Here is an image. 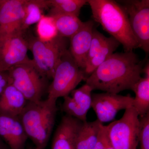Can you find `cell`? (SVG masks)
I'll use <instances>...</instances> for the list:
<instances>
[{"mask_svg": "<svg viewBox=\"0 0 149 149\" xmlns=\"http://www.w3.org/2000/svg\"><path fill=\"white\" fill-rule=\"evenodd\" d=\"M128 15L130 26L139 43V48L149 52V1H120Z\"/></svg>", "mask_w": 149, "mask_h": 149, "instance_id": "9", "label": "cell"}, {"mask_svg": "<svg viewBox=\"0 0 149 149\" xmlns=\"http://www.w3.org/2000/svg\"><path fill=\"white\" fill-rule=\"evenodd\" d=\"M94 20L119 42L125 52L139 48L128 15L120 4L112 0H88Z\"/></svg>", "mask_w": 149, "mask_h": 149, "instance_id": "2", "label": "cell"}, {"mask_svg": "<svg viewBox=\"0 0 149 149\" xmlns=\"http://www.w3.org/2000/svg\"><path fill=\"white\" fill-rule=\"evenodd\" d=\"M23 33L19 31L0 37L1 72L19 65L33 63L27 55L28 42Z\"/></svg>", "mask_w": 149, "mask_h": 149, "instance_id": "8", "label": "cell"}, {"mask_svg": "<svg viewBox=\"0 0 149 149\" xmlns=\"http://www.w3.org/2000/svg\"><path fill=\"white\" fill-rule=\"evenodd\" d=\"M0 138L10 149H24L28 139L19 118L1 114Z\"/></svg>", "mask_w": 149, "mask_h": 149, "instance_id": "14", "label": "cell"}, {"mask_svg": "<svg viewBox=\"0 0 149 149\" xmlns=\"http://www.w3.org/2000/svg\"><path fill=\"white\" fill-rule=\"evenodd\" d=\"M34 149H37V148H35Z\"/></svg>", "mask_w": 149, "mask_h": 149, "instance_id": "30", "label": "cell"}, {"mask_svg": "<svg viewBox=\"0 0 149 149\" xmlns=\"http://www.w3.org/2000/svg\"><path fill=\"white\" fill-rule=\"evenodd\" d=\"M63 99L62 109L66 115L74 118L82 122L87 121L88 113L82 109L70 96L65 97Z\"/></svg>", "mask_w": 149, "mask_h": 149, "instance_id": "24", "label": "cell"}, {"mask_svg": "<svg viewBox=\"0 0 149 149\" xmlns=\"http://www.w3.org/2000/svg\"><path fill=\"white\" fill-rule=\"evenodd\" d=\"M94 26L93 20L85 22L83 27L70 38V53L83 71L92 42Z\"/></svg>", "mask_w": 149, "mask_h": 149, "instance_id": "13", "label": "cell"}, {"mask_svg": "<svg viewBox=\"0 0 149 149\" xmlns=\"http://www.w3.org/2000/svg\"><path fill=\"white\" fill-rule=\"evenodd\" d=\"M49 8L48 0H27L24 7V17L22 24L23 32L40 20L43 10Z\"/></svg>", "mask_w": 149, "mask_h": 149, "instance_id": "20", "label": "cell"}, {"mask_svg": "<svg viewBox=\"0 0 149 149\" xmlns=\"http://www.w3.org/2000/svg\"><path fill=\"white\" fill-rule=\"evenodd\" d=\"M120 45L119 42L113 37H105L94 28L91 47L84 70L86 78L114 53Z\"/></svg>", "mask_w": 149, "mask_h": 149, "instance_id": "11", "label": "cell"}, {"mask_svg": "<svg viewBox=\"0 0 149 149\" xmlns=\"http://www.w3.org/2000/svg\"><path fill=\"white\" fill-rule=\"evenodd\" d=\"M91 108L95 112L97 120L101 123L114 119L118 111L133 105L134 97L109 93L92 94Z\"/></svg>", "mask_w": 149, "mask_h": 149, "instance_id": "10", "label": "cell"}, {"mask_svg": "<svg viewBox=\"0 0 149 149\" xmlns=\"http://www.w3.org/2000/svg\"><path fill=\"white\" fill-rule=\"evenodd\" d=\"M27 102L18 90L9 84L0 95V114L19 117Z\"/></svg>", "mask_w": 149, "mask_h": 149, "instance_id": "16", "label": "cell"}, {"mask_svg": "<svg viewBox=\"0 0 149 149\" xmlns=\"http://www.w3.org/2000/svg\"><path fill=\"white\" fill-rule=\"evenodd\" d=\"M0 149H10L8 146L1 138H0Z\"/></svg>", "mask_w": 149, "mask_h": 149, "instance_id": "28", "label": "cell"}, {"mask_svg": "<svg viewBox=\"0 0 149 149\" xmlns=\"http://www.w3.org/2000/svg\"><path fill=\"white\" fill-rule=\"evenodd\" d=\"M26 1L0 0V37L14 32H23L21 26Z\"/></svg>", "mask_w": 149, "mask_h": 149, "instance_id": "12", "label": "cell"}, {"mask_svg": "<svg viewBox=\"0 0 149 149\" xmlns=\"http://www.w3.org/2000/svg\"><path fill=\"white\" fill-rule=\"evenodd\" d=\"M37 37L44 41L52 40L58 35L53 18L50 16L43 15L37 23Z\"/></svg>", "mask_w": 149, "mask_h": 149, "instance_id": "22", "label": "cell"}, {"mask_svg": "<svg viewBox=\"0 0 149 149\" xmlns=\"http://www.w3.org/2000/svg\"><path fill=\"white\" fill-rule=\"evenodd\" d=\"M49 16L55 15H70L79 16L82 8L88 0H48Z\"/></svg>", "mask_w": 149, "mask_h": 149, "instance_id": "21", "label": "cell"}, {"mask_svg": "<svg viewBox=\"0 0 149 149\" xmlns=\"http://www.w3.org/2000/svg\"><path fill=\"white\" fill-rule=\"evenodd\" d=\"M139 144L140 149H149V112L140 118Z\"/></svg>", "mask_w": 149, "mask_h": 149, "instance_id": "25", "label": "cell"}, {"mask_svg": "<svg viewBox=\"0 0 149 149\" xmlns=\"http://www.w3.org/2000/svg\"><path fill=\"white\" fill-rule=\"evenodd\" d=\"M143 64L133 51L113 54L85 79L94 90L118 94L132 90L140 79Z\"/></svg>", "mask_w": 149, "mask_h": 149, "instance_id": "1", "label": "cell"}, {"mask_svg": "<svg viewBox=\"0 0 149 149\" xmlns=\"http://www.w3.org/2000/svg\"><path fill=\"white\" fill-rule=\"evenodd\" d=\"M135 93L133 105L140 117L149 112V77H141L133 85Z\"/></svg>", "mask_w": 149, "mask_h": 149, "instance_id": "18", "label": "cell"}, {"mask_svg": "<svg viewBox=\"0 0 149 149\" xmlns=\"http://www.w3.org/2000/svg\"><path fill=\"white\" fill-rule=\"evenodd\" d=\"M110 143L107 126L102 124L94 149H105Z\"/></svg>", "mask_w": 149, "mask_h": 149, "instance_id": "26", "label": "cell"}, {"mask_svg": "<svg viewBox=\"0 0 149 149\" xmlns=\"http://www.w3.org/2000/svg\"><path fill=\"white\" fill-rule=\"evenodd\" d=\"M102 124L97 119L83 122L76 137L75 149H94Z\"/></svg>", "mask_w": 149, "mask_h": 149, "instance_id": "17", "label": "cell"}, {"mask_svg": "<svg viewBox=\"0 0 149 149\" xmlns=\"http://www.w3.org/2000/svg\"><path fill=\"white\" fill-rule=\"evenodd\" d=\"M9 84L12 85L24 96L28 102L41 100L44 90L43 77L33 63H24L8 70Z\"/></svg>", "mask_w": 149, "mask_h": 149, "instance_id": "7", "label": "cell"}, {"mask_svg": "<svg viewBox=\"0 0 149 149\" xmlns=\"http://www.w3.org/2000/svg\"><path fill=\"white\" fill-rule=\"evenodd\" d=\"M0 72H1V71H0Z\"/></svg>", "mask_w": 149, "mask_h": 149, "instance_id": "31", "label": "cell"}, {"mask_svg": "<svg viewBox=\"0 0 149 149\" xmlns=\"http://www.w3.org/2000/svg\"><path fill=\"white\" fill-rule=\"evenodd\" d=\"M50 16L53 18L58 35L64 38L70 39L72 37L83 27L85 22L78 17L70 15H55Z\"/></svg>", "mask_w": 149, "mask_h": 149, "instance_id": "19", "label": "cell"}, {"mask_svg": "<svg viewBox=\"0 0 149 149\" xmlns=\"http://www.w3.org/2000/svg\"><path fill=\"white\" fill-rule=\"evenodd\" d=\"M85 79L84 71L77 65L67 50L56 67L52 81L48 88L47 98L57 100L58 98L69 95Z\"/></svg>", "mask_w": 149, "mask_h": 149, "instance_id": "5", "label": "cell"}, {"mask_svg": "<svg viewBox=\"0 0 149 149\" xmlns=\"http://www.w3.org/2000/svg\"><path fill=\"white\" fill-rule=\"evenodd\" d=\"M56 101L47 98L45 100L28 102L19 116L28 138L36 148L45 149L49 140L57 112Z\"/></svg>", "mask_w": 149, "mask_h": 149, "instance_id": "3", "label": "cell"}, {"mask_svg": "<svg viewBox=\"0 0 149 149\" xmlns=\"http://www.w3.org/2000/svg\"><path fill=\"white\" fill-rule=\"evenodd\" d=\"M93 91L91 86L85 83L80 88L73 90L70 96L82 109L88 113L92 106Z\"/></svg>", "mask_w": 149, "mask_h": 149, "instance_id": "23", "label": "cell"}, {"mask_svg": "<svg viewBox=\"0 0 149 149\" xmlns=\"http://www.w3.org/2000/svg\"><path fill=\"white\" fill-rule=\"evenodd\" d=\"M83 122L65 115L54 134L52 149H75L77 133Z\"/></svg>", "mask_w": 149, "mask_h": 149, "instance_id": "15", "label": "cell"}, {"mask_svg": "<svg viewBox=\"0 0 149 149\" xmlns=\"http://www.w3.org/2000/svg\"><path fill=\"white\" fill-rule=\"evenodd\" d=\"M143 72H144L145 74L146 77H149V62L146 65V66L143 68Z\"/></svg>", "mask_w": 149, "mask_h": 149, "instance_id": "27", "label": "cell"}, {"mask_svg": "<svg viewBox=\"0 0 149 149\" xmlns=\"http://www.w3.org/2000/svg\"><path fill=\"white\" fill-rule=\"evenodd\" d=\"M67 39L58 35L48 41L35 37L27 39L29 50L33 55V65L43 78L52 79L56 67L68 50Z\"/></svg>", "mask_w": 149, "mask_h": 149, "instance_id": "4", "label": "cell"}, {"mask_svg": "<svg viewBox=\"0 0 149 149\" xmlns=\"http://www.w3.org/2000/svg\"><path fill=\"white\" fill-rule=\"evenodd\" d=\"M133 106L125 110L122 117L107 125L114 149H137L139 145L140 118Z\"/></svg>", "mask_w": 149, "mask_h": 149, "instance_id": "6", "label": "cell"}, {"mask_svg": "<svg viewBox=\"0 0 149 149\" xmlns=\"http://www.w3.org/2000/svg\"><path fill=\"white\" fill-rule=\"evenodd\" d=\"M105 149H114V148H113V146H112L111 143H110L107 146L106 148Z\"/></svg>", "mask_w": 149, "mask_h": 149, "instance_id": "29", "label": "cell"}]
</instances>
